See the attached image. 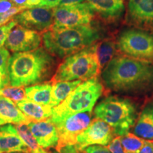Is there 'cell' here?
Returning <instances> with one entry per match:
<instances>
[{"label": "cell", "mask_w": 153, "mask_h": 153, "mask_svg": "<svg viewBox=\"0 0 153 153\" xmlns=\"http://www.w3.org/2000/svg\"><path fill=\"white\" fill-rule=\"evenodd\" d=\"M100 30L92 25L72 28H54L42 34L45 49L59 58L90 47L101 40Z\"/></svg>", "instance_id": "3957f363"}, {"label": "cell", "mask_w": 153, "mask_h": 153, "mask_svg": "<svg viewBox=\"0 0 153 153\" xmlns=\"http://www.w3.org/2000/svg\"><path fill=\"white\" fill-rule=\"evenodd\" d=\"M26 117L11 99L0 97V126L7 124L28 123Z\"/></svg>", "instance_id": "e0dca14e"}, {"label": "cell", "mask_w": 153, "mask_h": 153, "mask_svg": "<svg viewBox=\"0 0 153 153\" xmlns=\"http://www.w3.org/2000/svg\"><path fill=\"white\" fill-rule=\"evenodd\" d=\"M13 20L23 27L43 33L53 26V9L36 7L25 9L16 14Z\"/></svg>", "instance_id": "8fae6325"}, {"label": "cell", "mask_w": 153, "mask_h": 153, "mask_svg": "<svg viewBox=\"0 0 153 153\" xmlns=\"http://www.w3.org/2000/svg\"><path fill=\"white\" fill-rule=\"evenodd\" d=\"M82 82L80 80L52 82L51 100L50 106L53 108L60 104Z\"/></svg>", "instance_id": "44dd1931"}, {"label": "cell", "mask_w": 153, "mask_h": 153, "mask_svg": "<svg viewBox=\"0 0 153 153\" xmlns=\"http://www.w3.org/2000/svg\"><path fill=\"white\" fill-rule=\"evenodd\" d=\"M122 55L137 60L153 62V33L137 28L122 30L116 40Z\"/></svg>", "instance_id": "52a82bcc"}, {"label": "cell", "mask_w": 153, "mask_h": 153, "mask_svg": "<svg viewBox=\"0 0 153 153\" xmlns=\"http://www.w3.org/2000/svg\"><path fill=\"white\" fill-rule=\"evenodd\" d=\"M10 57L11 55L8 49H7L4 47L0 48V72L3 74V76L6 79L8 80V67Z\"/></svg>", "instance_id": "484cf974"}, {"label": "cell", "mask_w": 153, "mask_h": 153, "mask_svg": "<svg viewBox=\"0 0 153 153\" xmlns=\"http://www.w3.org/2000/svg\"><path fill=\"white\" fill-rule=\"evenodd\" d=\"M14 4L11 0H0V14L7 12L13 7Z\"/></svg>", "instance_id": "f546056e"}, {"label": "cell", "mask_w": 153, "mask_h": 153, "mask_svg": "<svg viewBox=\"0 0 153 153\" xmlns=\"http://www.w3.org/2000/svg\"><path fill=\"white\" fill-rule=\"evenodd\" d=\"M28 126L41 148H56L57 146L58 132L56 126L50 119L41 121H30Z\"/></svg>", "instance_id": "5bb4252c"}, {"label": "cell", "mask_w": 153, "mask_h": 153, "mask_svg": "<svg viewBox=\"0 0 153 153\" xmlns=\"http://www.w3.org/2000/svg\"><path fill=\"white\" fill-rule=\"evenodd\" d=\"M91 9L107 22H116L123 16L125 6L121 0H86Z\"/></svg>", "instance_id": "9a60e30c"}, {"label": "cell", "mask_w": 153, "mask_h": 153, "mask_svg": "<svg viewBox=\"0 0 153 153\" xmlns=\"http://www.w3.org/2000/svg\"><path fill=\"white\" fill-rule=\"evenodd\" d=\"M12 3L17 7H25L26 3H27L28 0H11ZM26 8V7H25Z\"/></svg>", "instance_id": "d590c367"}, {"label": "cell", "mask_w": 153, "mask_h": 153, "mask_svg": "<svg viewBox=\"0 0 153 153\" xmlns=\"http://www.w3.org/2000/svg\"><path fill=\"white\" fill-rule=\"evenodd\" d=\"M116 137L111 127L104 120L95 118L87 128L76 137L74 147L83 151L91 145L108 146Z\"/></svg>", "instance_id": "30bf717a"}, {"label": "cell", "mask_w": 153, "mask_h": 153, "mask_svg": "<svg viewBox=\"0 0 153 153\" xmlns=\"http://www.w3.org/2000/svg\"><path fill=\"white\" fill-rule=\"evenodd\" d=\"M139 153H153V140H145Z\"/></svg>", "instance_id": "4dcf8cb0"}, {"label": "cell", "mask_w": 153, "mask_h": 153, "mask_svg": "<svg viewBox=\"0 0 153 153\" xmlns=\"http://www.w3.org/2000/svg\"><path fill=\"white\" fill-rule=\"evenodd\" d=\"M94 45L65 57L57 67L51 82H85L97 77L101 71Z\"/></svg>", "instance_id": "8992f818"}, {"label": "cell", "mask_w": 153, "mask_h": 153, "mask_svg": "<svg viewBox=\"0 0 153 153\" xmlns=\"http://www.w3.org/2000/svg\"><path fill=\"white\" fill-rule=\"evenodd\" d=\"M126 18L130 26L153 33V0H128Z\"/></svg>", "instance_id": "4fadbf2b"}, {"label": "cell", "mask_w": 153, "mask_h": 153, "mask_svg": "<svg viewBox=\"0 0 153 153\" xmlns=\"http://www.w3.org/2000/svg\"><path fill=\"white\" fill-rule=\"evenodd\" d=\"M133 133L144 140H153V103L147 104L137 116Z\"/></svg>", "instance_id": "ac0fdd59"}, {"label": "cell", "mask_w": 153, "mask_h": 153, "mask_svg": "<svg viewBox=\"0 0 153 153\" xmlns=\"http://www.w3.org/2000/svg\"><path fill=\"white\" fill-rule=\"evenodd\" d=\"M104 89V85L98 76L82 82L60 104L53 108L50 120L55 125L72 115L92 111Z\"/></svg>", "instance_id": "5b68a950"}, {"label": "cell", "mask_w": 153, "mask_h": 153, "mask_svg": "<svg viewBox=\"0 0 153 153\" xmlns=\"http://www.w3.org/2000/svg\"><path fill=\"white\" fill-rule=\"evenodd\" d=\"M54 23L52 27L72 28L91 25L95 13L87 2L76 5L57 6L53 8Z\"/></svg>", "instance_id": "ba28073f"}, {"label": "cell", "mask_w": 153, "mask_h": 153, "mask_svg": "<svg viewBox=\"0 0 153 153\" xmlns=\"http://www.w3.org/2000/svg\"><path fill=\"white\" fill-rule=\"evenodd\" d=\"M92 120V111L78 113L55 124L59 140L56 149L59 150L67 145H74L76 137L87 128Z\"/></svg>", "instance_id": "9c48e42d"}, {"label": "cell", "mask_w": 153, "mask_h": 153, "mask_svg": "<svg viewBox=\"0 0 153 153\" xmlns=\"http://www.w3.org/2000/svg\"><path fill=\"white\" fill-rule=\"evenodd\" d=\"M102 83L118 94H139L153 87V62L120 55L101 71Z\"/></svg>", "instance_id": "6da1fadb"}, {"label": "cell", "mask_w": 153, "mask_h": 153, "mask_svg": "<svg viewBox=\"0 0 153 153\" xmlns=\"http://www.w3.org/2000/svg\"><path fill=\"white\" fill-rule=\"evenodd\" d=\"M95 118L104 120L120 137L133 128L137 116V107L131 99L117 96H108L96 105Z\"/></svg>", "instance_id": "277c9868"}, {"label": "cell", "mask_w": 153, "mask_h": 153, "mask_svg": "<svg viewBox=\"0 0 153 153\" xmlns=\"http://www.w3.org/2000/svg\"><path fill=\"white\" fill-rule=\"evenodd\" d=\"M85 0H60L58 6H71L83 3Z\"/></svg>", "instance_id": "836d02e7"}, {"label": "cell", "mask_w": 153, "mask_h": 153, "mask_svg": "<svg viewBox=\"0 0 153 153\" xmlns=\"http://www.w3.org/2000/svg\"><path fill=\"white\" fill-rule=\"evenodd\" d=\"M120 139L124 153H139L145 140L131 132L120 136Z\"/></svg>", "instance_id": "cb8c5ba5"}, {"label": "cell", "mask_w": 153, "mask_h": 153, "mask_svg": "<svg viewBox=\"0 0 153 153\" xmlns=\"http://www.w3.org/2000/svg\"><path fill=\"white\" fill-rule=\"evenodd\" d=\"M58 151L60 153H79V151L74 147V145H67L61 148Z\"/></svg>", "instance_id": "1f68e13d"}, {"label": "cell", "mask_w": 153, "mask_h": 153, "mask_svg": "<svg viewBox=\"0 0 153 153\" xmlns=\"http://www.w3.org/2000/svg\"><path fill=\"white\" fill-rule=\"evenodd\" d=\"M83 153H112L106 146L104 145H91L82 151Z\"/></svg>", "instance_id": "f1b7e54d"}, {"label": "cell", "mask_w": 153, "mask_h": 153, "mask_svg": "<svg viewBox=\"0 0 153 153\" xmlns=\"http://www.w3.org/2000/svg\"><path fill=\"white\" fill-rule=\"evenodd\" d=\"M9 85V81L6 79L3 74L0 72V89H2L6 87H8Z\"/></svg>", "instance_id": "e575fe53"}, {"label": "cell", "mask_w": 153, "mask_h": 153, "mask_svg": "<svg viewBox=\"0 0 153 153\" xmlns=\"http://www.w3.org/2000/svg\"><path fill=\"white\" fill-rule=\"evenodd\" d=\"M19 137L26 144L29 153H43L45 150L39 146L28 127V123H19L15 126Z\"/></svg>", "instance_id": "603a6c76"}, {"label": "cell", "mask_w": 153, "mask_h": 153, "mask_svg": "<svg viewBox=\"0 0 153 153\" xmlns=\"http://www.w3.org/2000/svg\"><path fill=\"white\" fill-rule=\"evenodd\" d=\"M11 152L29 153V150L19 137L16 127L7 124L0 126V153Z\"/></svg>", "instance_id": "2e32d148"}, {"label": "cell", "mask_w": 153, "mask_h": 153, "mask_svg": "<svg viewBox=\"0 0 153 153\" xmlns=\"http://www.w3.org/2000/svg\"><path fill=\"white\" fill-rule=\"evenodd\" d=\"M55 63L53 55L43 48L14 53L9 62V85L22 87L43 83L53 75Z\"/></svg>", "instance_id": "7a4b0ae2"}, {"label": "cell", "mask_w": 153, "mask_h": 153, "mask_svg": "<svg viewBox=\"0 0 153 153\" xmlns=\"http://www.w3.org/2000/svg\"><path fill=\"white\" fill-rule=\"evenodd\" d=\"M17 24L16 22L12 19L7 24L0 26V48L4 47V45H5L6 41L7 39V37H8L9 32Z\"/></svg>", "instance_id": "83f0119b"}, {"label": "cell", "mask_w": 153, "mask_h": 153, "mask_svg": "<svg viewBox=\"0 0 153 153\" xmlns=\"http://www.w3.org/2000/svg\"><path fill=\"white\" fill-rule=\"evenodd\" d=\"M94 48L98 59L101 71H102L103 69L115 57L114 55L117 49L116 42L109 38L100 40L94 45Z\"/></svg>", "instance_id": "7402d4cb"}, {"label": "cell", "mask_w": 153, "mask_h": 153, "mask_svg": "<svg viewBox=\"0 0 153 153\" xmlns=\"http://www.w3.org/2000/svg\"><path fill=\"white\" fill-rule=\"evenodd\" d=\"M42 0H28L26 3V9H33L36 7H41Z\"/></svg>", "instance_id": "d6a6232c"}, {"label": "cell", "mask_w": 153, "mask_h": 153, "mask_svg": "<svg viewBox=\"0 0 153 153\" xmlns=\"http://www.w3.org/2000/svg\"><path fill=\"white\" fill-rule=\"evenodd\" d=\"M26 99L42 106H49L51 100L52 82L25 87Z\"/></svg>", "instance_id": "ffe728a7"}, {"label": "cell", "mask_w": 153, "mask_h": 153, "mask_svg": "<svg viewBox=\"0 0 153 153\" xmlns=\"http://www.w3.org/2000/svg\"><path fill=\"white\" fill-rule=\"evenodd\" d=\"M0 97H7L14 102H19L26 99L25 89L22 87H6L0 89Z\"/></svg>", "instance_id": "d4e9b609"}, {"label": "cell", "mask_w": 153, "mask_h": 153, "mask_svg": "<svg viewBox=\"0 0 153 153\" xmlns=\"http://www.w3.org/2000/svg\"><path fill=\"white\" fill-rule=\"evenodd\" d=\"M121 1H123V0H121Z\"/></svg>", "instance_id": "f35d334b"}, {"label": "cell", "mask_w": 153, "mask_h": 153, "mask_svg": "<svg viewBox=\"0 0 153 153\" xmlns=\"http://www.w3.org/2000/svg\"><path fill=\"white\" fill-rule=\"evenodd\" d=\"M8 153H26V152H8Z\"/></svg>", "instance_id": "8d00e7d4"}, {"label": "cell", "mask_w": 153, "mask_h": 153, "mask_svg": "<svg viewBox=\"0 0 153 153\" xmlns=\"http://www.w3.org/2000/svg\"><path fill=\"white\" fill-rule=\"evenodd\" d=\"M42 41L41 33L17 24L9 32L5 47L14 53L26 52L38 48Z\"/></svg>", "instance_id": "7c38bea8"}, {"label": "cell", "mask_w": 153, "mask_h": 153, "mask_svg": "<svg viewBox=\"0 0 153 153\" xmlns=\"http://www.w3.org/2000/svg\"><path fill=\"white\" fill-rule=\"evenodd\" d=\"M16 106L30 121H41L49 119L53 114V108L49 106H42L27 99L16 103Z\"/></svg>", "instance_id": "d6986e66"}, {"label": "cell", "mask_w": 153, "mask_h": 153, "mask_svg": "<svg viewBox=\"0 0 153 153\" xmlns=\"http://www.w3.org/2000/svg\"><path fill=\"white\" fill-rule=\"evenodd\" d=\"M43 153H52V152H47V151H44Z\"/></svg>", "instance_id": "74e56055"}, {"label": "cell", "mask_w": 153, "mask_h": 153, "mask_svg": "<svg viewBox=\"0 0 153 153\" xmlns=\"http://www.w3.org/2000/svg\"><path fill=\"white\" fill-rule=\"evenodd\" d=\"M25 9H26L25 7L15 6V7H13L11 9H9L7 12L4 13V14H0V26L9 23L14 19V17L16 14L22 12V11L25 10Z\"/></svg>", "instance_id": "4316f807"}]
</instances>
